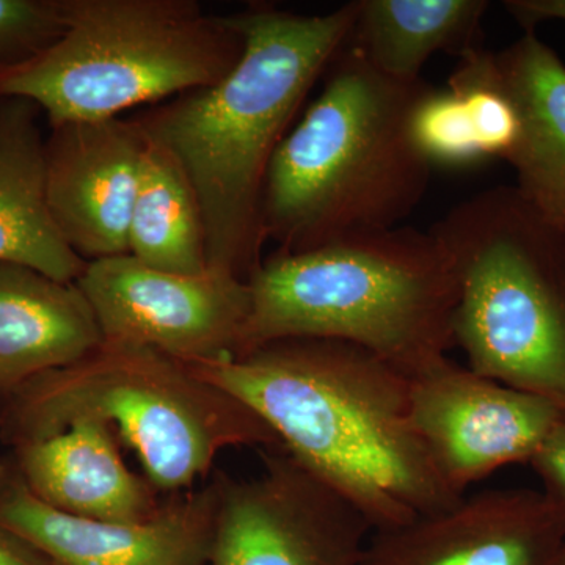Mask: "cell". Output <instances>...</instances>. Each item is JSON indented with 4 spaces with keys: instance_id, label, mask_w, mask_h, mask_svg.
<instances>
[{
    "instance_id": "cell-1",
    "label": "cell",
    "mask_w": 565,
    "mask_h": 565,
    "mask_svg": "<svg viewBox=\"0 0 565 565\" xmlns=\"http://www.w3.org/2000/svg\"><path fill=\"white\" fill-rule=\"evenodd\" d=\"M185 366L255 412L294 459L362 512L373 533L463 497L446 484L416 433L411 377L367 349L288 338Z\"/></svg>"
},
{
    "instance_id": "cell-2",
    "label": "cell",
    "mask_w": 565,
    "mask_h": 565,
    "mask_svg": "<svg viewBox=\"0 0 565 565\" xmlns=\"http://www.w3.org/2000/svg\"><path fill=\"white\" fill-rule=\"evenodd\" d=\"M239 62L217 84L177 96L136 120L172 152L202 204L207 266L248 281L263 262L264 181L278 145L351 36L356 2L327 14L252 3L232 14Z\"/></svg>"
},
{
    "instance_id": "cell-3",
    "label": "cell",
    "mask_w": 565,
    "mask_h": 565,
    "mask_svg": "<svg viewBox=\"0 0 565 565\" xmlns=\"http://www.w3.org/2000/svg\"><path fill=\"white\" fill-rule=\"evenodd\" d=\"M330 70L264 181L263 233L281 252L396 228L429 188L433 169L408 137L426 82L393 79L352 46Z\"/></svg>"
},
{
    "instance_id": "cell-4",
    "label": "cell",
    "mask_w": 565,
    "mask_h": 565,
    "mask_svg": "<svg viewBox=\"0 0 565 565\" xmlns=\"http://www.w3.org/2000/svg\"><path fill=\"white\" fill-rule=\"evenodd\" d=\"M248 286L239 355L273 341L321 338L367 349L412 377L456 345L459 285L430 230L396 226L311 250H278Z\"/></svg>"
},
{
    "instance_id": "cell-5",
    "label": "cell",
    "mask_w": 565,
    "mask_h": 565,
    "mask_svg": "<svg viewBox=\"0 0 565 565\" xmlns=\"http://www.w3.org/2000/svg\"><path fill=\"white\" fill-rule=\"evenodd\" d=\"M430 233L455 269V343L482 377L565 414V226L515 185L463 200Z\"/></svg>"
},
{
    "instance_id": "cell-6",
    "label": "cell",
    "mask_w": 565,
    "mask_h": 565,
    "mask_svg": "<svg viewBox=\"0 0 565 565\" xmlns=\"http://www.w3.org/2000/svg\"><path fill=\"white\" fill-rule=\"evenodd\" d=\"M61 36L0 73V96L32 103L52 128L210 87L244 51L232 18L193 0H61Z\"/></svg>"
},
{
    "instance_id": "cell-7",
    "label": "cell",
    "mask_w": 565,
    "mask_h": 565,
    "mask_svg": "<svg viewBox=\"0 0 565 565\" xmlns=\"http://www.w3.org/2000/svg\"><path fill=\"white\" fill-rule=\"evenodd\" d=\"M79 416L114 427L158 492L195 484L223 449L280 445L247 405L145 345L104 341L81 362L29 382L20 407L24 440Z\"/></svg>"
},
{
    "instance_id": "cell-8",
    "label": "cell",
    "mask_w": 565,
    "mask_h": 565,
    "mask_svg": "<svg viewBox=\"0 0 565 565\" xmlns=\"http://www.w3.org/2000/svg\"><path fill=\"white\" fill-rule=\"evenodd\" d=\"M263 473L218 478L210 565H362L370 522L282 446Z\"/></svg>"
},
{
    "instance_id": "cell-9",
    "label": "cell",
    "mask_w": 565,
    "mask_h": 565,
    "mask_svg": "<svg viewBox=\"0 0 565 565\" xmlns=\"http://www.w3.org/2000/svg\"><path fill=\"white\" fill-rule=\"evenodd\" d=\"M77 285L104 341L145 345L184 364L239 355L252 294L237 275L169 273L120 255L88 262Z\"/></svg>"
},
{
    "instance_id": "cell-10",
    "label": "cell",
    "mask_w": 565,
    "mask_h": 565,
    "mask_svg": "<svg viewBox=\"0 0 565 565\" xmlns=\"http://www.w3.org/2000/svg\"><path fill=\"white\" fill-rule=\"evenodd\" d=\"M411 411L435 468L457 494L505 465L530 463L564 414L448 356L412 375Z\"/></svg>"
},
{
    "instance_id": "cell-11",
    "label": "cell",
    "mask_w": 565,
    "mask_h": 565,
    "mask_svg": "<svg viewBox=\"0 0 565 565\" xmlns=\"http://www.w3.org/2000/svg\"><path fill=\"white\" fill-rule=\"evenodd\" d=\"M217 505V475L139 523L65 514L39 500L24 481H13L0 490V526L35 546L51 565H210Z\"/></svg>"
},
{
    "instance_id": "cell-12",
    "label": "cell",
    "mask_w": 565,
    "mask_h": 565,
    "mask_svg": "<svg viewBox=\"0 0 565 565\" xmlns=\"http://www.w3.org/2000/svg\"><path fill=\"white\" fill-rule=\"evenodd\" d=\"M565 533L542 492L484 490L374 531L362 565H555Z\"/></svg>"
},
{
    "instance_id": "cell-13",
    "label": "cell",
    "mask_w": 565,
    "mask_h": 565,
    "mask_svg": "<svg viewBox=\"0 0 565 565\" xmlns=\"http://www.w3.org/2000/svg\"><path fill=\"white\" fill-rule=\"evenodd\" d=\"M143 145L136 118L55 126L46 145L47 207L84 262L128 255Z\"/></svg>"
},
{
    "instance_id": "cell-14",
    "label": "cell",
    "mask_w": 565,
    "mask_h": 565,
    "mask_svg": "<svg viewBox=\"0 0 565 565\" xmlns=\"http://www.w3.org/2000/svg\"><path fill=\"white\" fill-rule=\"evenodd\" d=\"M21 470L39 500L82 519L147 522L163 504L151 482L122 460L114 427L95 416H79L57 433L24 440Z\"/></svg>"
},
{
    "instance_id": "cell-15",
    "label": "cell",
    "mask_w": 565,
    "mask_h": 565,
    "mask_svg": "<svg viewBox=\"0 0 565 565\" xmlns=\"http://www.w3.org/2000/svg\"><path fill=\"white\" fill-rule=\"evenodd\" d=\"M104 343L77 282L0 263V386L17 388L81 362Z\"/></svg>"
},
{
    "instance_id": "cell-16",
    "label": "cell",
    "mask_w": 565,
    "mask_h": 565,
    "mask_svg": "<svg viewBox=\"0 0 565 565\" xmlns=\"http://www.w3.org/2000/svg\"><path fill=\"white\" fill-rule=\"evenodd\" d=\"M494 54L520 120L519 143L509 159L515 188L565 226V63L535 32Z\"/></svg>"
},
{
    "instance_id": "cell-17",
    "label": "cell",
    "mask_w": 565,
    "mask_h": 565,
    "mask_svg": "<svg viewBox=\"0 0 565 565\" xmlns=\"http://www.w3.org/2000/svg\"><path fill=\"white\" fill-rule=\"evenodd\" d=\"M0 263L77 282L87 262L63 241L46 200V145L35 106L9 98L0 106Z\"/></svg>"
},
{
    "instance_id": "cell-18",
    "label": "cell",
    "mask_w": 565,
    "mask_h": 565,
    "mask_svg": "<svg viewBox=\"0 0 565 565\" xmlns=\"http://www.w3.org/2000/svg\"><path fill=\"white\" fill-rule=\"evenodd\" d=\"M487 0H356L348 43L381 73L418 81L437 52L463 57L482 47Z\"/></svg>"
},
{
    "instance_id": "cell-19",
    "label": "cell",
    "mask_w": 565,
    "mask_h": 565,
    "mask_svg": "<svg viewBox=\"0 0 565 565\" xmlns=\"http://www.w3.org/2000/svg\"><path fill=\"white\" fill-rule=\"evenodd\" d=\"M128 255L169 273L200 274L210 267L206 225L195 188L172 152L147 134Z\"/></svg>"
},
{
    "instance_id": "cell-20",
    "label": "cell",
    "mask_w": 565,
    "mask_h": 565,
    "mask_svg": "<svg viewBox=\"0 0 565 565\" xmlns=\"http://www.w3.org/2000/svg\"><path fill=\"white\" fill-rule=\"evenodd\" d=\"M448 88L462 102L486 161L509 162L519 143L520 120L501 79L497 54L484 47L465 54L449 76Z\"/></svg>"
},
{
    "instance_id": "cell-21",
    "label": "cell",
    "mask_w": 565,
    "mask_h": 565,
    "mask_svg": "<svg viewBox=\"0 0 565 565\" xmlns=\"http://www.w3.org/2000/svg\"><path fill=\"white\" fill-rule=\"evenodd\" d=\"M408 137L430 169L463 170L486 161L462 102L448 87L423 88L408 115Z\"/></svg>"
},
{
    "instance_id": "cell-22",
    "label": "cell",
    "mask_w": 565,
    "mask_h": 565,
    "mask_svg": "<svg viewBox=\"0 0 565 565\" xmlns=\"http://www.w3.org/2000/svg\"><path fill=\"white\" fill-rule=\"evenodd\" d=\"M62 31L61 0H0V73L35 57Z\"/></svg>"
},
{
    "instance_id": "cell-23",
    "label": "cell",
    "mask_w": 565,
    "mask_h": 565,
    "mask_svg": "<svg viewBox=\"0 0 565 565\" xmlns=\"http://www.w3.org/2000/svg\"><path fill=\"white\" fill-rule=\"evenodd\" d=\"M530 465L541 479L542 494L552 505L565 533V414Z\"/></svg>"
},
{
    "instance_id": "cell-24",
    "label": "cell",
    "mask_w": 565,
    "mask_h": 565,
    "mask_svg": "<svg viewBox=\"0 0 565 565\" xmlns=\"http://www.w3.org/2000/svg\"><path fill=\"white\" fill-rule=\"evenodd\" d=\"M503 6L525 32H535L542 22H565V0H505Z\"/></svg>"
},
{
    "instance_id": "cell-25",
    "label": "cell",
    "mask_w": 565,
    "mask_h": 565,
    "mask_svg": "<svg viewBox=\"0 0 565 565\" xmlns=\"http://www.w3.org/2000/svg\"><path fill=\"white\" fill-rule=\"evenodd\" d=\"M0 565H51L35 546L0 526Z\"/></svg>"
},
{
    "instance_id": "cell-26",
    "label": "cell",
    "mask_w": 565,
    "mask_h": 565,
    "mask_svg": "<svg viewBox=\"0 0 565 565\" xmlns=\"http://www.w3.org/2000/svg\"><path fill=\"white\" fill-rule=\"evenodd\" d=\"M555 565H565V542L563 548H561L559 555H557Z\"/></svg>"
}]
</instances>
